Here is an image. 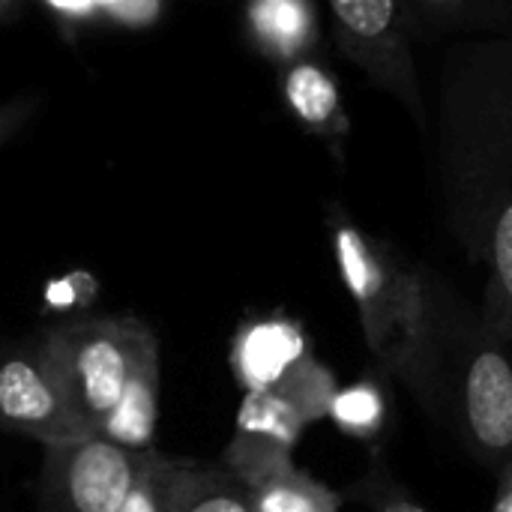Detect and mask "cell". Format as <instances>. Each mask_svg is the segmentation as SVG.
Segmentation results:
<instances>
[{
    "mask_svg": "<svg viewBox=\"0 0 512 512\" xmlns=\"http://www.w3.org/2000/svg\"><path fill=\"white\" fill-rule=\"evenodd\" d=\"M444 225L486 270L483 318L512 348V39H456L438 72Z\"/></svg>",
    "mask_w": 512,
    "mask_h": 512,
    "instance_id": "1",
    "label": "cell"
},
{
    "mask_svg": "<svg viewBox=\"0 0 512 512\" xmlns=\"http://www.w3.org/2000/svg\"><path fill=\"white\" fill-rule=\"evenodd\" d=\"M393 375L483 468L498 474L510 462V345L432 267H426L417 330Z\"/></svg>",
    "mask_w": 512,
    "mask_h": 512,
    "instance_id": "2",
    "label": "cell"
},
{
    "mask_svg": "<svg viewBox=\"0 0 512 512\" xmlns=\"http://www.w3.org/2000/svg\"><path fill=\"white\" fill-rule=\"evenodd\" d=\"M327 237L348 297L357 306L360 330L378 369L396 372L423 309L426 267L414 264L396 243L369 234L342 204H330Z\"/></svg>",
    "mask_w": 512,
    "mask_h": 512,
    "instance_id": "3",
    "label": "cell"
},
{
    "mask_svg": "<svg viewBox=\"0 0 512 512\" xmlns=\"http://www.w3.org/2000/svg\"><path fill=\"white\" fill-rule=\"evenodd\" d=\"M147 330L138 318H81L57 324L42 336L39 345L90 435L117 405Z\"/></svg>",
    "mask_w": 512,
    "mask_h": 512,
    "instance_id": "4",
    "label": "cell"
},
{
    "mask_svg": "<svg viewBox=\"0 0 512 512\" xmlns=\"http://www.w3.org/2000/svg\"><path fill=\"white\" fill-rule=\"evenodd\" d=\"M339 51L429 132L432 114L414 60V24L402 0H327Z\"/></svg>",
    "mask_w": 512,
    "mask_h": 512,
    "instance_id": "5",
    "label": "cell"
},
{
    "mask_svg": "<svg viewBox=\"0 0 512 512\" xmlns=\"http://www.w3.org/2000/svg\"><path fill=\"white\" fill-rule=\"evenodd\" d=\"M150 450H126L99 435L45 447L42 498L48 512H120Z\"/></svg>",
    "mask_w": 512,
    "mask_h": 512,
    "instance_id": "6",
    "label": "cell"
},
{
    "mask_svg": "<svg viewBox=\"0 0 512 512\" xmlns=\"http://www.w3.org/2000/svg\"><path fill=\"white\" fill-rule=\"evenodd\" d=\"M0 429L27 435L42 447L72 444L90 435L39 342L0 351Z\"/></svg>",
    "mask_w": 512,
    "mask_h": 512,
    "instance_id": "7",
    "label": "cell"
},
{
    "mask_svg": "<svg viewBox=\"0 0 512 512\" xmlns=\"http://www.w3.org/2000/svg\"><path fill=\"white\" fill-rule=\"evenodd\" d=\"M219 465L243 483L252 512H342L345 504L336 489L300 471L291 450L267 441L234 435Z\"/></svg>",
    "mask_w": 512,
    "mask_h": 512,
    "instance_id": "8",
    "label": "cell"
},
{
    "mask_svg": "<svg viewBox=\"0 0 512 512\" xmlns=\"http://www.w3.org/2000/svg\"><path fill=\"white\" fill-rule=\"evenodd\" d=\"M309 357H315L312 342L300 321L276 312L258 315L237 327L231 339V372L243 393L276 390L288 381Z\"/></svg>",
    "mask_w": 512,
    "mask_h": 512,
    "instance_id": "9",
    "label": "cell"
},
{
    "mask_svg": "<svg viewBox=\"0 0 512 512\" xmlns=\"http://www.w3.org/2000/svg\"><path fill=\"white\" fill-rule=\"evenodd\" d=\"M276 84L288 117L306 135L324 141L342 162V150L351 138V114L333 66L321 54L300 57L288 66H279Z\"/></svg>",
    "mask_w": 512,
    "mask_h": 512,
    "instance_id": "10",
    "label": "cell"
},
{
    "mask_svg": "<svg viewBox=\"0 0 512 512\" xmlns=\"http://www.w3.org/2000/svg\"><path fill=\"white\" fill-rule=\"evenodd\" d=\"M243 33L249 48L276 69L321 54L318 0H246Z\"/></svg>",
    "mask_w": 512,
    "mask_h": 512,
    "instance_id": "11",
    "label": "cell"
},
{
    "mask_svg": "<svg viewBox=\"0 0 512 512\" xmlns=\"http://www.w3.org/2000/svg\"><path fill=\"white\" fill-rule=\"evenodd\" d=\"M159 375H162L159 339L153 336V330H147L135 351L123 393L111 408V414L96 429V435L126 450H138V453L153 450L156 417H159Z\"/></svg>",
    "mask_w": 512,
    "mask_h": 512,
    "instance_id": "12",
    "label": "cell"
},
{
    "mask_svg": "<svg viewBox=\"0 0 512 512\" xmlns=\"http://www.w3.org/2000/svg\"><path fill=\"white\" fill-rule=\"evenodd\" d=\"M420 39H512V0H402Z\"/></svg>",
    "mask_w": 512,
    "mask_h": 512,
    "instance_id": "13",
    "label": "cell"
},
{
    "mask_svg": "<svg viewBox=\"0 0 512 512\" xmlns=\"http://www.w3.org/2000/svg\"><path fill=\"white\" fill-rule=\"evenodd\" d=\"M168 512H252L243 483L222 465L177 462L168 483Z\"/></svg>",
    "mask_w": 512,
    "mask_h": 512,
    "instance_id": "14",
    "label": "cell"
},
{
    "mask_svg": "<svg viewBox=\"0 0 512 512\" xmlns=\"http://www.w3.org/2000/svg\"><path fill=\"white\" fill-rule=\"evenodd\" d=\"M327 420H333L342 435L366 447H378L390 423V399L384 384L378 378H360L348 387H339Z\"/></svg>",
    "mask_w": 512,
    "mask_h": 512,
    "instance_id": "15",
    "label": "cell"
},
{
    "mask_svg": "<svg viewBox=\"0 0 512 512\" xmlns=\"http://www.w3.org/2000/svg\"><path fill=\"white\" fill-rule=\"evenodd\" d=\"M306 426L309 423L288 399H282L273 390H258V393H243V402L237 408V432L234 435L267 441V444H276V447L294 453Z\"/></svg>",
    "mask_w": 512,
    "mask_h": 512,
    "instance_id": "16",
    "label": "cell"
},
{
    "mask_svg": "<svg viewBox=\"0 0 512 512\" xmlns=\"http://www.w3.org/2000/svg\"><path fill=\"white\" fill-rule=\"evenodd\" d=\"M336 390H339V381L330 372V366H324L318 357H309L273 393H279L282 399H288L303 414L306 423H318V420H327Z\"/></svg>",
    "mask_w": 512,
    "mask_h": 512,
    "instance_id": "17",
    "label": "cell"
},
{
    "mask_svg": "<svg viewBox=\"0 0 512 512\" xmlns=\"http://www.w3.org/2000/svg\"><path fill=\"white\" fill-rule=\"evenodd\" d=\"M348 498L363 504L369 512H429L390 474L381 459H375L369 471L348 489Z\"/></svg>",
    "mask_w": 512,
    "mask_h": 512,
    "instance_id": "18",
    "label": "cell"
},
{
    "mask_svg": "<svg viewBox=\"0 0 512 512\" xmlns=\"http://www.w3.org/2000/svg\"><path fill=\"white\" fill-rule=\"evenodd\" d=\"M171 468L174 459L156 453V447L147 453L144 468L123 501L120 512H168V483H171Z\"/></svg>",
    "mask_w": 512,
    "mask_h": 512,
    "instance_id": "19",
    "label": "cell"
},
{
    "mask_svg": "<svg viewBox=\"0 0 512 512\" xmlns=\"http://www.w3.org/2000/svg\"><path fill=\"white\" fill-rule=\"evenodd\" d=\"M99 24L147 30L156 27L165 15V0H96Z\"/></svg>",
    "mask_w": 512,
    "mask_h": 512,
    "instance_id": "20",
    "label": "cell"
},
{
    "mask_svg": "<svg viewBox=\"0 0 512 512\" xmlns=\"http://www.w3.org/2000/svg\"><path fill=\"white\" fill-rule=\"evenodd\" d=\"M39 3L51 15V21L63 30L66 39H75L84 27L99 24L96 0H39Z\"/></svg>",
    "mask_w": 512,
    "mask_h": 512,
    "instance_id": "21",
    "label": "cell"
},
{
    "mask_svg": "<svg viewBox=\"0 0 512 512\" xmlns=\"http://www.w3.org/2000/svg\"><path fill=\"white\" fill-rule=\"evenodd\" d=\"M39 111L36 93H18L6 102H0V147H6Z\"/></svg>",
    "mask_w": 512,
    "mask_h": 512,
    "instance_id": "22",
    "label": "cell"
},
{
    "mask_svg": "<svg viewBox=\"0 0 512 512\" xmlns=\"http://www.w3.org/2000/svg\"><path fill=\"white\" fill-rule=\"evenodd\" d=\"M489 512H512V459L498 471V492Z\"/></svg>",
    "mask_w": 512,
    "mask_h": 512,
    "instance_id": "23",
    "label": "cell"
},
{
    "mask_svg": "<svg viewBox=\"0 0 512 512\" xmlns=\"http://www.w3.org/2000/svg\"><path fill=\"white\" fill-rule=\"evenodd\" d=\"M24 6H27V0H0V24L15 21L24 12Z\"/></svg>",
    "mask_w": 512,
    "mask_h": 512,
    "instance_id": "24",
    "label": "cell"
}]
</instances>
